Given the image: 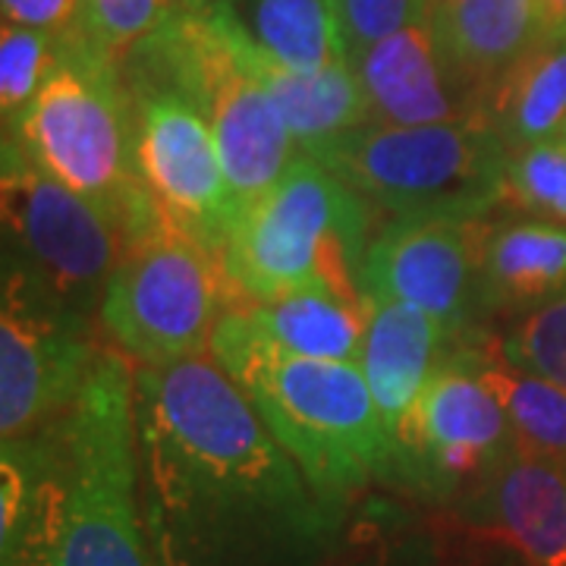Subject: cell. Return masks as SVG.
Here are the masks:
<instances>
[{"label": "cell", "mask_w": 566, "mask_h": 566, "mask_svg": "<svg viewBox=\"0 0 566 566\" xmlns=\"http://www.w3.org/2000/svg\"><path fill=\"white\" fill-rule=\"evenodd\" d=\"M142 523L155 566H322L344 516L208 356L136 365Z\"/></svg>", "instance_id": "1"}, {"label": "cell", "mask_w": 566, "mask_h": 566, "mask_svg": "<svg viewBox=\"0 0 566 566\" xmlns=\"http://www.w3.org/2000/svg\"><path fill=\"white\" fill-rule=\"evenodd\" d=\"M3 566H155L142 523L136 368L102 346L76 403L0 453Z\"/></svg>", "instance_id": "2"}, {"label": "cell", "mask_w": 566, "mask_h": 566, "mask_svg": "<svg viewBox=\"0 0 566 566\" xmlns=\"http://www.w3.org/2000/svg\"><path fill=\"white\" fill-rule=\"evenodd\" d=\"M211 359L334 513L344 516L371 482H397L394 444L359 363L283 353L255 337L237 308L218 324Z\"/></svg>", "instance_id": "3"}, {"label": "cell", "mask_w": 566, "mask_h": 566, "mask_svg": "<svg viewBox=\"0 0 566 566\" xmlns=\"http://www.w3.org/2000/svg\"><path fill=\"white\" fill-rule=\"evenodd\" d=\"M29 161L111 211L142 240L161 227L136 161V104L123 70L76 39L57 41V61L35 98L3 126Z\"/></svg>", "instance_id": "4"}, {"label": "cell", "mask_w": 566, "mask_h": 566, "mask_svg": "<svg viewBox=\"0 0 566 566\" xmlns=\"http://www.w3.org/2000/svg\"><path fill=\"white\" fill-rule=\"evenodd\" d=\"M123 76L167 82L202 111L221 148L237 211L264 196L296 161L300 145L240 51V17L223 0H182L139 44Z\"/></svg>", "instance_id": "5"}, {"label": "cell", "mask_w": 566, "mask_h": 566, "mask_svg": "<svg viewBox=\"0 0 566 566\" xmlns=\"http://www.w3.org/2000/svg\"><path fill=\"white\" fill-rule=\"evenodd\" d=\"M371 205L324 164L296 155L281 180L240 208L221 264L237 303H262L296 290H331L368 303L363 264Z\"/></svg>", "instance_id": "6"}, {"label": "cell", "mask_w": 566, "mask_h": 566, "mask_svg": "<svg viewBox=\"0 0 566 566\" xmlns=\"http://www.w3.org/2000/svg\"><path fill=\"white\" fill-rule=\"evenodd\" d=\"M506 145L488 120L363 123L308 158L394 218H491L504 202Z\"/></svg>", "instance_id": "7"}, {"label": "cell", "mask_w": 566, "mask_h": 566, "mask_svg": "<svg viewBox=\"0 0 566 566\" xmlns=\"http://www.w3.org/2000/svg\"><path fill=\"white\" fill-rule=\"evenodd\" d=\"M3 277L70 322H98L129 227L102 205L48 177L3 139Z\"/></svg>", "instance_id": "8"}, {"label": "cell", "mask_w": 566, "mask_h": 566, "mask_svg": "<svg viewBox=\"0 0 566 566\" xmlns=\"http://www.w3.org/2000/svg\"><path fill=\"white\" fill-rule=\"evenodd\" d=\"M237 305L221 255L161 223L126 249L104 290L98 327L133 365L161 368L208 356Z\"/></svg>", "instance_id": "9"}, {"label": "cell", "mask_w": 566, "mask_h": 566, "mask_svg": "<svg viewBox=\"0 0 566 566\" xmlns=\"http://www.w3.org/2000/svg\"><path fill=\"white\" fill-rule=\"evenodd\" d=\"M136 104V161L161 221L221 255L237 199L202 111L167 82L123 76Z\"/></svg>", "instance_id": "10"}, {"label": "cell", "mask_w": 566, "mask_h": 566, "mask_svg": "<svg viewBox=\"0 0 566 566\" xmlns=\"http://www.w3.org/2000/svg\"><path fill=\"white\" fill-rule=\"evenodd\" d=\"M491 218H394L365 252L368 300L424 308L457 334H475L485 315V245Z\"/></svg>", "instance_id": "11"}, {"label": "cell", "mask_w": 566, "mask_h": 566, "mask_svg": "<svg viewBox=\"0 0 566 566\" xmlns=\"http://www.w3.org/2000/svg\"><path fill=\"white\" fill-rule=\"evenodd\" d=\"M513 450L504 406L453 344L416 403L397 457V482L428 497H463Z\"/></svg>", "instance_id": "12"}, {"label": "cell", "mask_w": 566, "mask_h": 566, "mask_svg": "<svg viewBox=\"0 0 566 566\" xmlns=\"http://www.w3.org/2000/svg\"><path fill=\"white\" fill-rule=\"evenodd\" d=\"M102 353L95 327L70 322L3 277L0 308V438L25 441L76 403Z\"/></svg>", "instance_id": "13"}, {"label": "cell", "mask_w": 566, "mask_h": 566, "mask_svg": "<svg viewBox=\"0 0 566 566\" xmlns=\"http://www.w3.org/2000/svg\"><path fill=\"white\" fill-rule=\"evenodd\" d=\"M368 123L434 126L488 120V92L447 54L428 13L353 57Z\"/></svg>", "instance_id": "14"}, {"label": "cell", "mask_w": 566, "mask_h": 566, "mask_svg": "<svg viewBox=\"0 0 566 566\" xmlns=\"http://www.w3.org/2000/svg\"><path fill=\"white\" fill-rule=\"evenodd\" d=\"M463 520L528 566H566V469L520 447L463 494Z\"/></svg>", "instance_id": "15"}, {"label": "cell", "mask_w": 566, "mask_h": 566, "mask_svg": "<svg viewBox=\"0 0 566 566\" xmlns=\"http://www.w3.org/2000/svg\"><path fill=\"white\" fill-rule=\"evenodd\" d=\"M457 340L465 337H457L441 318L428 315L419 305L368 300L359 368L394 444V463L403 450L406 431L424 385Z\"/></svg>", "instance_id": "16"}, {"label": "cell", "mask_w": 566, "mask_h": 566, "mask_svg": "<svg viewBox=\"0 0 566 566\" xmlns=\"http://www.w3.org/2000/svg\"><path fill=\"white\" fill-rule=\"evenodd\" d=\"M240 51L252 66V73L268 88V95L277 102L303 155H312L331 139L368 123L363 85L356 80L353 63L324 73L290 70L264 54L243 20H240Z\"/></svg>", "instance_id": "17"}, {"label": "cell", "mask_w": 566, "mask_h": 566, "mask_svg": "<svg viewBox=\"0 0 566 566\" xmlns=\"http://www.w3.org/2000/svg\"><path fill=\"white\" fill-rule=\"evenodd\" d=\"M447 54L485 92L545 35L542 0H428Z\"/></svg>", "instance_id": "18"}, {"label": "cell", "mask_w": 566, "mask_h": 566, "mask_svg": "<svg viewBox=\"0 0 566 566\" xmlns=\"http://www.w3.org/2000/svg\"><path fill=\"white\" fill-rule=\"evenodd\" d=\"M560 296H566V223L545 218L494 223L485 245V315H526Z\"/></svg>", "instance_id": "19"}, {"label": "cell", "mask_w": 566, "mask_h": 566, "mask_svg": "<svg viewBox=\"0 0 566 566\" xmlns=\"http://www.w3.org/2000/svg\"><path fill=\"white\" fill-rule=\"evenodd\" d=\"M255 337L293 356L359 363L368 303L337 296L331 290H296L262 303L237 305Z\"/></svg>", "instance_id": "20"}, {"label": "cell", "mask_w": 566, "mask_h": 566, "mask_svg": "<svg viewBox=\"0 0 566 566\" xmlns=\"http://www.w3.org/2000/svg\"><path fill=\"white\" fill-rule=\"evenodd\" d=\"M488 123L506 151L566 129V25L545 32L488 92Z\"/></svg>", "instance_id": "21"}, {"label": "cell", "mask_w": 566, "mask_h": 566, "mask_svg": "<svg viewBox=\"0 0 566 566\" xmlns=\"http://www.w3.org/2000/svg\"><path fill=\"white\" fill-rule=\"evenodd\" d=\"M457 349L472 371L504 406L513 441L523 453L542 457L566 469V390L535 371L506 363L501 349L488 337L469 334L457 340Z\"/></svg>", "instance_id": "22"}, {"label": "cell", "mask_w": 566, "mask_h": 566, "mask_svg": "<svg viewBox=\"0 0 566 566\" xmlns=\"http://www.w3.org/2000/svg\"><path fill=\"white\" fill-rule=\"evenodd\" d=\"M245 29L268 57L300 73L349 63L337 0H252Z\"/></svg>", "instance_id": "23"}, {"label": "cell", "mask_w": 566, "mask_h": 566, "mask_svg": "<svg viewBox=\"0 0 566 566\" xmlns=\"http://www.w3.org/2000/svg\"><path fill=\"white\" fill-rule=\"evenodd\" d=\"M182 0H80V25L70 39L88 44L123 70L126 57L177 13Z\"/></svg>", "instance_id": "24"}, {"label": "cell", "mask_w": 566, "mask_h": 566, "mask_svg": "<svg viewBox=\"0 0 566 566\" xmlns=\"http://www.w3.org/2000/svg\"><path fill=\"white\" fill-rule=\"evenodd\" d=\"M504 202L532 218L566 223V139H547L506 155Z\"/></svg>", "instance_id": "25"}, {"label": "cell", "mask_w": 566, "mask_h": 566, "mask_svg": "<svg viewBox=\"0 0 566 566\" xmlns=\"http://www.w3.org/2000/svg\"><path fill=\"white\" fill-rule=\"evenodd\" d=\"M57 61V39L3 22L0 29V111H3V126L13 123L22 114V107L35 98L44 76Z\"/></svg>", "instance_id": "26"}, {"label": "cell", "mask_w": 566, "mask_h": 566, "mask_svg": "<svg viewBox=\"0 0 566 566\" xmlns=\"http://www.w3.org/2000/svg\"><path fill=\"white\" fill-rule=\"evenodd\" d=\"M506 363L535 371L566 390V296L526 312L494 337Z\"/></svg>", "instance_id": "27"}, {"label": "cell", "mask_w": 566, "mask_h": 566, "mask_svg": "<svg viewBox=\"0 0 566 566\" xmlns=\"http://www.w3.org/2000/svg\"><path fill=\"white\" fill-rule=\"evenodd\" d=\"M349 63L375 41L394 35L428 13V0H337Z\"/></svg>", "instance_id": "28"}, {"label": "cell", "mask_w": 566, "mask_h": 566, "mask_svg": "<svg viewBox=\"0 0 566 566\" xmlns=\"http://www.w3.org/2000/svg\"><path fill=\"white\" fill-rule=\"evenodd\" d=\"M322 566H419V554L406 538H394L390 528L356 526L346 538L340 535Z\"/></svg>", "instance_id": "29"}, {"label": "cell", "mask_w": 566, "mask_h": 566, "mask_svg": "<svg viewBox=\"0 0 566 566\" xmlns=\"http://www.w3.org/2000/svg\"><path fill=\"white\" fill-rule=\"evenodd\" d=\"M3 22L41 29L54 39H70L80 25V0H0Z\"/></svg>", "instance_id": "30"}, {"label": "cell", "mask_w": 566, "mask_h": 566, "mask_svg": "<svg viewBox=\"0 0 566 566\" xmlns=\"http://www.w3.org/2000/svg\"><path fill=\"white\" fill-rule=\"evenodd\" d=\"M542 20H545V32L564 29L566 25V0H542Z\"/></svg>", "instance_id": "31"}, {"label": "cell", "mask_w": 566, "mask_h": 566, "mask_svg": "<svg viewBox=\"0 0 566 566\" xmlns=\"http://www.w3.org/2000/svg\"><path fill=\"white\" fill-rule=\"evenodd\" d=\"M560 139H566V129H564V133H560Z\"/></svg>", "instance_id": "32"}]
</instances>
